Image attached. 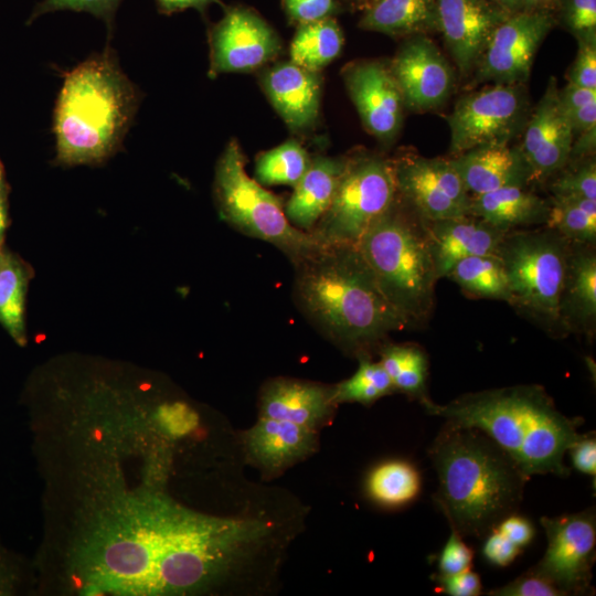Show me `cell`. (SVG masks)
Returning <instances> with one entry per match:
<instances>
[{
    "label": "cell",
    "instance_id": "cell-1",
    "mask_svg": "<svg viewBox=\"0 0 596 596\" xmlns=\"http://www.w3.org/2000/svg\"><path fill=\"white\" fill-rule=\"evenodd\" d=\"M426 412L445 423L477 428L500 446L526 476L567 477L565 454L579 438L581 419L560 412L536 384L485 390L439 405L432 400Z\"/></svg>",
    "mask_w": 596,
    "mask_h": 596
},
{
    "label": "cell",
    "instance_id": "cell-2",
    "mask_svg": "<svg viewBox=\"0 0 596 596\" xmlns=\"http://www.w3.org/2000/svg\"><path fill=\"white\" fill-rule=\"evenodd\" d=\"M428 453L438 479L434 500L462 538L482 539L517 513L529 477L486 434L445 423Z\"/></svg>",
    "mask_w": 596,
    "mask_h": 596
},
{
    "label": "cell",
    "instance_id": "cell-3",
    "mask_svg": "<svg viewBox=\"0 0 596 596\" xmlns=\"http://www.w3.org/2000/svg\"><path fill=\"white\" fill-rule=\"evenodd\" d=\"M298 266L300 305L339 342L363 347L409 324L385 297L356 246H328Z\"/></svg>",
    "mask_w": 596,
    "mask_h": 596
},
{
    "label": "cell",
    "instance_id": "cell-4",
    "mask_svg": "<svg viewBox=\"0 0 596 596\" xmlns=\"http://www.w3.org/2000/svg\"><path fill=\"white\" fill-rule=\"evenodd\" d=\"M137 92L108 54L71 71L56 102V161L100 163L119 147L137 108Z\"/></svg>",
    "mask_w": 596,
    "mask_h": 596
},
{
    "label": "cell",
    "instance_id": "cell-5",
    "mask_svg": "<svg viewBox=\"0 0 596 596\" xmlns=\"http://www.w3.org/2000/svg\"><path fill=\"white\" fill-rule=\"evenodd\" d=\"M356 247L395 309L409 324L424 323L438 278L423 221L396 199Z\"/></svg>",
    "mask_w": 596,
    "mask_h": 596
},
{
    "label": "cell",
    "instance_id": "cell-6",
    "mask_svg": "<svg viewBox=\"0 0 596 596\" xmlns=\"http://www.w3.org/2000/svg\"><path fill=\"white\" fill-rule=\"evenodd\" d=\"M570 246L543 226L505 233L496 254L505 273L509 305L556 336L563 334L558 305Z\"/></svg>",
    "mask_w": 596,
    "mask_h": 596
},
{
    "label": "cell",
    "instance_id": "cell-7",
    "mask_svg": "<svg viewBox=\"0 0 596 596\" xmlns=\"http://www.w3.org/2000/svg\"><path fill=\"white\" fill-rule=\"evenodd\" d=\"M215 195L221 215L243 233L277 246L296 264L328 246L315 234L294 226L279 199L252 179L236 139L222 152L215 170Z\"/></svg>",
    "mask_w": 596,
    "mask_h": 596
},
{
    "label": "cell",
    "instance_id": "cell-8",
    "mask_svg": "<svg viewBox=\"0 0 596 596\" xmlns=\"http://www.w3.org/2000/svg\"><path fill=\"white\" fill-rule=\"evenodd\" d=\"M396 199L392 162L376 155L347 158L332 202L312 234L327 246H356Z\"/></svg>",
    "mask_w": 596,
    "mask_h": 596
},
{
    "label": "cell",
    "instance_id": "cell-9",
    "mask_svg": "<svg viewBox=\"0 0 596 596\" xmlns=\"http://www.w3.org/2000/svg\"><path fill=\"white\" fill-rule=\"evenodd\" d=\"M525 84H492L460 97L447 121L449 152L487 145H510L530 117Z\"/></svg>",
    "mask_w": 596,
    "mask_h": 596
},
{
    "label": "cell",
    "instance_id": "cell-10",
    "mask_svg": "<svg viewBox=\"0 0 596 596\" xmlns=\"http://www.w3.org/2000/svg\"><path fill=\"white\" fill-rule=\"evenodd\" d=\"M541 524L547 545L543 557L531 570L554 584L564 595L590 594L596 546L594 509L554 518L543 517Z\"/></svg>",
    "mask_w": 596,
    "mask_h": 596
},
{
    "label": "cell",
    "instance_id": "cell-11",
    "mask_svg": "<svg viewBox=\"0 0 596 596\" xmlns=\"http://www.w3.org/2000/svg\"><path fill=\"white\" fill-rule=\"evenodd\" d=\"M392 166L397 198L421 220L470 215L471 196L449 159L406 156Z\"/></svg>",
    "mask_w": 596,
    "mask_h": 596
},
{
    "label": "cell",
    "instance_id": "cell-12",
    "mask_svg": "<svg viewBox=\"0 0 596 596\" xmlns=\"http://www.w3.org/2000/svg\"><path fill=\"white\" fill-rule=\"evenodd\" d=\"M224 14L209 30V76L253 72L277 57L281 41L276 31L253 9L223 6Z\"/></svg>",
    "mask_w": 596,
    "mask_h": 596
},
{
    "label": "cell",
    "instance_id": "cell-13",
    "mask_svg": "<svg viewBox=\"0 0 596 596\" xmlns=\"http://www.w3.org/2000/svg\"><path fill=\"white\" fill-rule=\"evenodd\" d=\"M552 23V18L541 11L509 14L492 32L473 70V82L525 84Z\"/></svg>",
    "mask_w": 596,
    "mask_h": 596
},
{
    "label": "cell",
    "instance_id": "cell-14",
    "mask_svg": "<svg viewBox=\"0 0 596 596\" xmlns=\"http://www.w3.org/2000/svg\"><path fill=\"white\" fill-rule=\"evenodd\" d=\"M342 77L364 128L382 145L391 146L401 131L405 106L389 65L352 62L343 68Z\"/></svg>",
    "mask_w": 596,
    "mask_h": 596
},
{
    "label": "cell",
    "instance_id": "cell-15",
    "mask_svg": "<svg viewBox=\"0 0 596 596\" xmlns=\"http://www.w3.org/2000/svg\"><path fill=\"white\" fill-rule=\"evenodd\" d=\"M405 108L428 111L449 97L454 71L436 44L426 35L409 36L389 64Z\"/></svg>",
    "mask_w": 596,
    "mask_h": 596
},
{
    "label": "cell",
    "instance_id": "cell-16",
    "mask_svg": "<svg viewBox=\"0 0 596 596\" xmlns=\"http://www.w3.org/2000/svg\"><path fill=\"white\" fill-rule=\"evenodd\" d=\"M574 134L560 98L557 81L551 77L544 94L531 110L519 146L529 167L531 183H542L558 173L570 160Z\"/></svg>",
    "mask_w": 596,
    "mask_h": 596
},
{
    "label": "cell",
    "instance_id": "cell-17",
    "mask_svg": "<svg viewBox=\"0 0 596 596\" xmlns=\"http://www.w3.org/2000/svg\"><path fill=\"white\" fill-rule=\"evenodd\" d=\"M438 31L462 76L476 67L492 32L509 14L487 0H437Z\"/></svg>",
    "mask_w": 596,
    "mask_h": 596
},
{
    "label": "cell",
    "instance_id": "cell-18",
    "mask_svg": "<svg viewBox=\"0 0 596 596\" xmlns=\"http://www.w3.org/2000/svg\"><path fill=\"white\" fill-rule=\"evenodd\" d=\"M259 83L272 106L291 131H307L316 125L321 102L320 72L284 61L262 71Z\"/></svg>",
    "mask_w": 596,
    "mask_h": 596
},
{
    "label": "cell",
    "instance_id": "cell-19",
    "mask_svg": "<svg viewBox=\"0 0 596 596\" xmlns=\"http://www.w3.org/2000/svg\"><path fill=\"white\" fill-rule=\"evenodd\" d=\"M423 224L438 279L447 277L466 257L496 255L505 234L472 215L423 221Z\"/></svg>",
    "mask_w": 596,
    "mask_h": 596
},
{
    "label": "cell",
    "instance_id": "cell-20",
    "mask_svg": "<svg viewBox=\"0 0 596 596\" xmlns=\"http://www.w3.org/2000/svg\"><path fill=\"white\" fill-rule=\"evenodd\" d=\"M449 161L470 196L531 183L530 170L519 146H480L451 156Z\"/></svg>",
    "mask_w": 596,
    "mask_h": 596
},
{
    "label": "cell",
    "instance_id": "cell-21",
    "mask_svg": "<svg viewBox=\"0 0 596 596\" xmlns=\"http://www.w3.org/2000/svg\"><path fill=\"white\" fill-rule=\"evenodd\" d=\"M560 322L563 333L592 338L596 327L595 245L571 242L560 296Z\"/></svg>",
    "mask_w": 596,
    "mask_h": 596
},
{
    "label": "cell",
    "instance_id": "cell-22",
    "mask_svg": "<svg viewBox=\"0 0 596 596\" xmlns=\"http://www.w3.org/2000/svg\"><path fill=\"white\" fill-rule=\"evenodd\" d=\"M336 404L332 389L295 380H275L263 391L260 416L290 422L316 430Z\"/></svg>",
    "mask_w": 596,
    "mask_h": 596
},
{
    "label": "cell",
    "instance_id": "cell-23",
    "mask_svg": "<svg viewBox=\"0 0 596 596\" xmlns=\"http://www.w3.org/2000/svg\"><path fill=\"white\" fill-rule=\"evenodd\" d=\"M549 211L550 200L529 190L528 185L504 187L471 196L470 202V215L504 233L544 226Z\"/></svg>",
    "mask_w": 596,
    "mask_h": 596
},
{
    "label": "cell",
    "instance_id": "cell-24",
    "mask_svg": "<svg viewBox=\"0 0 596 596\" xmlns=\"http://www.w3.org/2000/svg\"><path fill=\"white\" fill-rule=\"evenodd\" d=\"M245 445L249 456L263 468L279 470L315 449L316 430L260 416L245 434Z\"/></svg>",
    "mask_w": 596,
    "mask_h": 596
},
{
    "label": "cell",
    "instance_id": "cell-25",
    "mask_svg": "<svg viewBox=\"0 0 596 596\" xmlns=\"http://www.w3.org/2000/svg\"><path fill=\"white\" fill-rule=\"evenodd\" d=\"M347 158L317 156L288 199L284 211L288 221L299 230H310L329 209Z\"/></svg>",
    "mask_w": 596,
    "mask_h": 596
},
{
    "label": "cell",
    "instance_id": "cell-26",
    "mask_svg": "<svg viewBox=\"0 0 596 596\" xmlns=\"http://www.w3.org/2000/svg\"><path fill=\"white\" fill-rule=\"evenodd\" d=\"M437 0H371L359 26L390 36H413L437 30Z\"/></svg>",
    "mask_w": 596,
    "mask_h": 596
},
{
    "label": "cell",
    "instance_id": "cell-27",
    "mask_svg": "<svg viewBox=\"0 0 596 596\" xmlns=\"http://www.w3.org/2000/svg\"><path fill=\"white\" fill-rule=\"evenodd\" d=\"M31 267L6 251L0 267V323L17 344H26L25 297L32 278Z\"/></svg>",
    "mask_w": 596,
    "mask_h": 596
},
{
    "label": "cell",
    "instance_id": "cell-28",
    "mask_svg": "<svg viewBox=\"0 0 596 596\" xmlns=\"http://www.w3.org/2000/svg\"><path fill=\"white\" fill-rule=\"evenodd\" d=\"M343 43V32L334 17L298 24L290 44V61L320 72L339 56Z\"/></svg>",
    "mask_w": 596,
    "mask_h": 596
},
{
    "label": "cell",
    "instance_id": "cell-29",
    "mask_svg": "<svg viewBox=\"0 0 596 596\" xmlns=\"http://www.w3.org/2000/svg\"><path fill=\"white\" fill-rule=\"evenodd\" d=\"M379 362L394 391L416 398L422 406L430 401L426 387L428 361L422 348L415 344H389L382 349Z\"/></svg>",
    "mask_w": 596,
    "mask_h": 596
},
{
    "label": "cell",
    "instance_id": "cell-30",
    "mask_svg": "<svg viewBox=\"0 0 596 596\" xmlns=\"http://www.w3.org/2000/svg\"><path fill=\"white\" fill-rule=\"evenodd\" d=\"M447 278L470 296L510 304L505 273L497 255L466 257L451 268Z\"/></svg>",
    "mask_w": 596,
    "mask_h": 596
},
{
    "label": "cell",
    "instance_id": "cell-31",
    "mask_svg": "<svg viewBox=\"0 0 596 596\" xmlns=\"http://www.w3.org/2000/svg\"><path fill=\"white\" fill-rule=\"evenodd\" d=\"M419 489V473L405 460L384 461L373 468L366 479L370 498L386 507H398L413 501Z\"/></svg>",
    "mask_w": 596,
    "mask_h": 596
},
{
    "label": "cell",
    "instance_id": "cell-32",
    "mask_svg": "<svg viewBox=\"0 0 596 596\" xmlns=\"http://www.w3.org/2000/svg\"><path fill=\"white\" fill-rule=\"evenodd\" d=\"M544 226L570 242L595 245L596 200L552 196Z\"/></svg>",
    "mask_w": 596,
    "mask_h": 596
},
{
    "label": "cell",
    "instance_id": "cell-33",
    "mask_svg": "<svg viewBox=\"0 0 596 596\" xmlns=\"http://www.w3.org/2000/svg\"><path fill=\"white\" fill-rule=\"evenodd\" d=\"M311 157L295 139L259 153L256 159V181L266 185L295 187L308 170Z\"/></svg>",
    "mask_w": 596,
    "mask_h": 596
},
{
    "label": "cell",
    "instance_id": "cell-34",
    "mask_svg": "<svg viewBox=\"0 0 596 596\" xmlns=\"http://www.w3.org/2000/svg\"><path fill=\"white\" fill-rule=\"evenodd\" d=\"M534 536L530 520L517 513L498 522L485 536L482 554L496 566H508L526 547Z\"/></svg>",
    "mask_w": 596,
    "mask_h": 596
},
{
    "label": "cell",
    "instance_id": "cell-35",
    "mask_svg": "<svg viewBox=\"0 0 596 596\" xmlns=\"http://www.w3.org/2000/svg\"><path fill=\"white\" fill-rule=\"evenodd\" d=\"M394 391L392 382L380 362L360 355L359 366L349 379L332 387V401L370 405Z\"/></svg>",
    "mask_w": 596,
    "mask_h": 596
},
{
    "label": "cell",
    "instance_id": "cell-36",
    "mask_svg": "<svg viewBox=\"0 0 596 596\" xmlns=\"http://www.w3.org/2000/svg\"><path fill=\"white\" fill-rule=\"evenodd\" d=\"M550 191L554 198L596 200V162L594 156L570 161L553 177Z\"/></svg>",
    "mask_w": 596,
    "mask_h": 596
},
{
    "label": "cell",
    "instance_id": "cell-37",
    "mask_svg": "<svg viewBox=\"0 0 596 596\" xmlns=\"http://www.w3.org/2000/svg\"><path fill=\"white\" fill-rule=\"evenodd\" d=\"M120 2L121 0H43L35 6L28 23H31L45 13L73 10L77 12H88L102 19L107 24L108 30H111L114 18Z\"/></svg>",
    "mask_w": 596,
    "mask_h": 596
},
{
    "label": "cell",
    "instance_id": "cell-38",
    "mask_svg": "<svg viewBox=\"0 0 596 596\" xmlns=\"http://www.w3.org/2000/svg\"><path fill=\"white\" fill-rule=\"evenodd\" d=\"M489 595L492 596H564L546 578L542 577L531 568L518 576L504 586L492 589Z\"/></svg>",
    "mask_w": 596,
    "mask_h": 596
},
{
    "label": "cell",
    "instance_id": "cell-39",
    "mask_svg": "<svg viewBox=\"0 0 596 596\" xmlns=\"http://www.w3.org/2000/svg\"><path fill=\"white\" fill-rule=\"evenodd\" d=\"M578 51L568 73V83L596 89V38L577 39Z\"/></svg>",
    "mask_w": 596,
    "mask_h": 596
},
{
    "label": "cell",
    "instance_id": "cell-40",
    "mask_svg": "<svg viewBox=\"0 0 596 596\" xmlns=\"http://www.w3.org/2000/svg\"><path fill=\"white\" fill-rule=\"evenodd\" d=\"M564 18L577 39L596 38V0H566Z\"/></svg>",
    "mask_w": 596,
    "mask_h": 596
},
{
    "label": "cell",
    "instance_id": "cell-41",
    "mask_svg": "<svg viewBox=\"0 0 596 596\" xmlns=\"http://www.w3.org/2000/svg\"><path fill=\"white\" fill-rule=\"evenodd\" d=\"M472 551L464 542L462 536L451 529L450 535L445 543L438 557V573L440 575H454L470 570Z\"/></svg>",
    "mask_w": 596,
    "mask_h": 596
},
{
    "label": "cell",
    "instance_id": "cell-42",
    "mask_svg": "<svg viewBox=\"0 0 596 596\" xmlns=\"http://www.w3.org/2000/svg\"><path fill=\"white\" fill-rule=\"evenodd\" d=\"M288 20L302 24L334 17L339 10L337 0H283Z\"/></svg>",
    "mask_w": 596,
    "mask_h": 596
},
{
    "label": "cell",
    "instance_id": "cell-43",
    "mask_svg": "<svg viewBox=\"0 0 596 596\" xmlns=\"http://www.w3.org/2000/svg\"><path fill=\"white\" fill-rule=\"evenodd\" d=\"M433 579L443 593L451 596H477L481 593V581L470 570L454 575H433Z\"/></svg>",
    "mask_w": 596,
    "mask_h": 596
},
{
    "label": "cell",
    "instance_id": "cell-44",
    "mask_svg": "<svg viewBox=\"0 0 596 596\" xmlns=\"http://www.w3.org/2000/svg\"><path fill=\"white\" fill-rule=\"evenodd\" d=\"M572 464L576 470L593 478L596 476V439L594 435H581L570 447Z\"/></svg>",
    "mask_w": 596,
    "mask_h": 596
},
{
    "label": "cell",
    "instance_id": "cell-45",
    "mask_svg": "<svg viewBox=\"0 0 596 596\" xmlns=\"http://www.w3.org/2000/svg\"><path fill=\"white\" fill-rule=\"evenodd\" d=\"M22 584L19 560L0 544V595H13Z\"/></svg>",
    "mask_w": 596,
    "mask_h": 596
},
{
    "label": "cell",
    "instance_id": "cell-46",
    "mask_svg": "<svg viewBox=\"0 0 596 596\" xmlns=\"http://www.w3.org/2000/svg\"><path fill=\"white\" fill-rule=\"evenodd\" d=\"M560 103L565 113L573 111L586 104L596 102V89L568 83L558 89Z\"/></svg>",
    "mask_w": 596,
    "mask_h": 596
},
{
    "label": "cell",
    "instance_id": "cell-47",
    "mask_svg": "<svg viewBox=\"0 0 596 596\" xmlns=\"http://www.w3.org/2000/svg\"><path fill=\"white\" fill-rule=\"evenodd\" d=\"M214 3L223 6L222 0H156L158 11L163 14H172L190 8L205 14L207 8Z\"/></svg>",
    "mask_w": 596,
    "mask_h": 596
},
{
    "label": "cell",
    "instance_id": "cell-48",
    "mask_svg": "<svg viewBox=\"0 0 596 596\" xmlns=\"http://www.w3.org/2000/svg\"><path fill=\"white\" fill-rule=\"evenodd\" d=\"M574 137L596 127V102L586 104L573 111L566 113Z\"/></svg>",
    "mask_w": 596,
    "mask_h": 596
},
{
    "label": "cell",
    "instance_id": "cell-49",
    "mask_svg": "<svg viewBox=\"0 0 596 596\" xmlns=\"http://www.w3.org/2000/svg\"><path fill=\"white\" fill-rule=\"evenodd\" d=\"M596 147V127L574 137L570 161L593 157Z\"/></svg>",
    "mask_w": 596,
    "mask_h": 596
},
{
    "label": "cell",
    "instance_id": "cell-50",
    "mask_svg": "<svg viewBox=\"0 0 596 596\" xmlns=\"http://www.w3.org/2000/svg\"><path fill=\"white\" fill-rule=\"evenodd\" d=\"M8 223L9 219L6 196H0V245H3Z\"/></svg>",
    "mask_w": 596,
    "mask_h": 596
},
{
    "label": "cell",
    "instance_id": "cell-51",
    "mask_svg": "<svg viewBox=\"0 0 596 596\" xmlns=\"http://www.w3.org/2000/svg\"><path fill=\"white\" fill-rule=\"evenodd\" d=\"M490 1L508 14L519 12L518 10L522 7L520 0H490Z\"/></svg>",
    "mask_w": 596,
    "mask_h": 596
},
{
    "label": "cell",
    "instance_id": "cell-52",
    "mask_svg": "<svg viewBox=\"0 0 596 596\" xmlns=\"http://www.w3.org/2000/svg\"><path fill=\"white\" fill-rule=\"evenodd\" d=\"M553 0H520L521 6L528 7V11H533V9H539L547 7Z\"/></svg>",
    "mask_w": 596,
    "mask_h": 596
},
{
    "label": "cell",
    "instance_id": "cell-53",
    "mask_svg": "<svg viewBox=\"0 0 596 596\" xmlns=\"http://www.w3.org/2000/svg\"><path fill=\"white\" fill-rule=\"evenodd\" d=\"M7 190H6V182L3 177V169L0 163V196H6Z\"/></svg>",
    "mask_w": 596,
    "mask_h": 596
},
{
    "label": "cell",
    "instance_id": "cell-54",
    "mask_svg": "<svg viewBox=\"0 0 596 596\" xmlns=\"http://www.w3.org/2000/svg\"><path fill=\"white\" fill-rule=\"evenodd\" d=\"M4 255H6V249L3 248V245H0V267L2 265Z\"/></svg>",
    "mask_w": 596,
    "mask_h": 596
},
{
    "label": "cell",
    "instance_id": "cell-55",
    "mask_svg": "<svg viewBox=\"0 0 596 596\" xmlns=\"http://www.w3.org/2000/svg\"><path fill=\"white\" fill-rule=\"evenodd\" d=\"M371 0H356L358 4H364V8L370 3Z\"/></svg>",
    "mask_w": 596,
    "mask_h": 596
},
{
    "label": "cell",
    "instance_id": "cell-56",
    "mask_svg": "<svg viewBox=\"0 0 596 596\" xmlns=\"http://www.w3.org/2000/svg\"><path fill=\"white\" fill-rule=\"evenodd\" d=\"M348 1H350L351 3L358 4L356 0H348Z\"/></svg>",
    "mask_w": 596,
    "mask_h": 596
}]
</instances>
